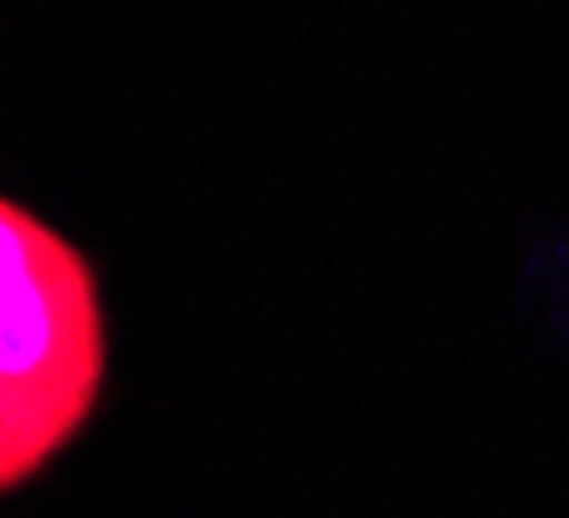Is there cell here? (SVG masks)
<instances>
[{
    "mask_svg": "<svg viewBox=\"0 0 569 518\" xmlns=\"http://www.w3.org/2000/svg\"><path fill=\"white\" fill-rule=\"evenodd\" d=\"M108 386V323L88 257L27 206H0V488L72 447Z\"/></svg>",
    "mask_w": 569,
    "mask_h": 518,
    "instance_id": "1",
    "label": "cell"
}]
</instances>
